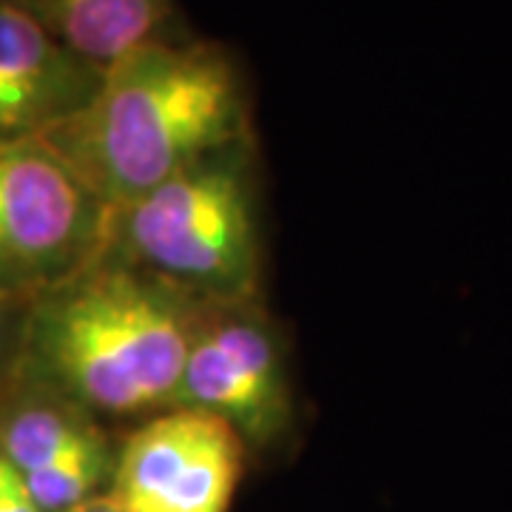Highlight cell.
<instances>
[{
	"instance_id": "6da1fadb",
	"label": "cell",
	"mask_w": 512,
	"mask_h": 512,
	"mask_svg": "<svg viewBox=\"0 0 512 512\" xmlns=\"http://www.w3.org/2000/svg\"><path fill=\"white\" fill-rule=\"evenodd\" d=\"M245 117L242 77L225 49L160 35L106 66L80 109L32 137L117 217L234 146Z\"/></svg>"
},
{
	"instance_id": "7a4b0ae2",
	"label": "cell",
	"mask_w": 512,
	"mask_h": 512,
	"mask_svg": "<svg viewBox=\"0 0 512 512\" xmlns=\"http://www.w3.org/2000/svg\"><path fill=\"white\" fill-rule=\"evenodd\" d=\"M194 336L180 291L123 265L86 268L35 319L40 367L103 413L177 402Z\"/></svg>"
},
{
	"instance_id": "3957f363",
	"label": "cell",
	"mask_w": 512,
	"mask_h": 512,
	"mask_svg": "<svg viewBox=\"0 0 512 512\" xmlns=\"http://www.w3.org/2000/svg\"><path fill=\"white\" fill-rule=\"evenodd\" d=\"M123 220L134 256L174 288L214 299H242L256 288L254 208L234 146L165 180Z\"/></svg>"
},
{
	"instance_id": "277c9868",
	"label": "cell",
	"mask_w": 512,
	"mask_h": 512,
	"mask_svg": "<svg viewBox=\"0 0 512 512\" xmlns=\"http://www.w3.org/2000/svg\"><path fill=\"white\" fill-rule=\"evenodd\" d=\"M111 217L35 137H0V276L80 268Z\"/></svg>"
},
{
	"instance_id": "5b68a950",
	"label": "cell",
	"mask_w": 512,
	"mask_h": 512,
	"mask_svg": "<svg viewBox=\"0 0 512 512\" xmlns=\"http://www.w3.org/2000/svg\"><path fill=\"white\" fill-rule=\"evenodd\" d=\"M242 470V439L211 413L177 407L140 427L117 464L120 512H228Z\"/></svg>"
},
{
	"instance_id": "8992f818",
	"label": "cell",
	"mask_w": 512,
	"mask_h": 512,
	"mask_svg": "<svg viewBox=\"0 0 512 512\" xmlns=\"http://www.w3.org/2000/svg\"><path fill=\"white\" fill-rule=\"evenodd\" d=\"M174 404L217 416L239 439H274L291 416V404L271 333L239 319L197 330Z\"/></svg>"
},
{
	"instance_id": "52a82bcc",
	"label": "cell",
	"mask_w": 512,
	"mask_h": 512,
	"mask_svg": "<svg viewBox=\"0 0 512 512\" xmlns=\"http://www.w3.org/2000/svg\"><path fill=\"white\" fill-rule=\"evenodd\" d=\"M100 74L29 12L0 0V137H32L80 109Z\"/></svg>"
},
{
	"instance_id": "ba28073f",
	"label": "cell",
	"mask_w": 512,
	"mask_h": 512,
	"mask_svg": "<svg viewBox=\"0 0 512 512\" xmlns=\"http://www.w3.org/2000/svg\"><path fill=\"white\" fill-rule=\"evenodd\" d=\"M55 35L69 52L106 69L165 35L174 0H9Z\"/></svg>"
},
{
	"instance_id": "9c48e42d",
	"label": "cell",
	"mask_w": 512,
	"mask_h": 512,
	"mask_svg": "<svg viewBox=\"0 0 512 512\" xmlns=\"http://www.w3.org/2000/svg\"><path fill=\"white\" fill-rule=\"evenodd\" d=\"M97 441H103L100 433L86 421L52 407H32L9 421L3 433V458L26 476Z\"/></svg>"
},
{
	"instance_id": "30bf717a",
	"label": "cell",
	"mask_w": 512,
	"mask_h": 512,
	"mask_svg": "<svg viewBox=\"0 0 512 512\" xmlns=\"http://www.w3.org/2000/svg\"><path fill=\"white\" fill-rule=\"evenodd\" d=\"M106 470H109V453L106 444L97 441L92 447L57 458L52 464L20 478L40 512H69L92 498L94 487L103 481Z\"/></svg>"
},
{
	"instance_id": "8fae6325",
	"label": "cell",
	"mask_w": 512,
	"mask_h": 512,
	"mask_svg": "<svg viewBox=\"0 0 512 512\" xmlns=\"http://www.w3.org/2000/svg\"><path fill=\"white\" fill-rule=\"evenodd\" d=\"M0 512H40L20 473L0 456Z\"/></svg>"
},
{
	"instance_id": "7c38bea8",
	"label": "cell",
	"mask_w": 512,
	"mask_h": 512,
	"mask_svg": "<svg viewBox=\"0 0 512 512\" xmlns=\"http://www.w3.org/2000/svg\"><path fill=\"white\" fill-rule=\"evenodd\" d=\"M69 512H120L114 507V501L111 498H89V501H83L80 507H74Z\"/></svg>"
}]
</instances>
